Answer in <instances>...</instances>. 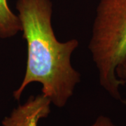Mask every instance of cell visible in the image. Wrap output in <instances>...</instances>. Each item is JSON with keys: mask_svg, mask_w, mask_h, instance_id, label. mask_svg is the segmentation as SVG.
Masks as SVG:
<instances>
[{"mask_svg": "<svg viewBox=\"0 0 126 126\" xmlns=\"http://www.w3.org/2000/svg\"><path fill=\"white\" fill-rule=\"evenodd\" d=\"M16 9L27 43V60L23 81L13 93L14 99L19 100L26 87L37 82L51 104L63 108L81 82V74L71 62L79 41L57 39L52 26L50 0H18Z\"/></svg>", "mask_w": 126, "mask_h": 126, "instance_id": "cell-1", "label": "cell"}, {"mask_svg": "<svg viewBox=\"0 0 126 126\" xmlns=\"http://www.w3.org/2000/svg\"><path fill=\"white\" fill-rule=\"evenodd\" d=\"M88 48L98 72L100 86L113 99L126 104L116 69L126 55V0H100Z\"/></svg>", "mask_w": 126, "mask_h": 126, "instance_id": "cell-2", "label": "cell"}, {"mask_svg": "<svg viewBox=\"0 0 126 126\" xmlns=\"http://www.w3.org/2000/svg\"><path fill=\"white\" fill-rule=\"evenodd\" d=\"M51 102L44 94L31 95L2 120V126H38L41 119L50 113Z\"/></svg>", "mask_w": 126, "mask_h": 126, "instance_id": "cell-3", "label": "cell"}, {"mask_svg": "<svg viewBox=\"0 0 126 126\" xmlns=\"http://www.w3.org/2000/svg\"><path fill=\"white\" fill-rule=\"evenodd\" d=\"M22 32L18 18L9 8L7 0H0V38L7 39Z\"/></svg>", "mask_w": 126, "mask_h": 126, "instance_id": "cell-4", "label": "cell"}, {"mask_svg": "<svg viewBox=\"0 0 126 126\" xmlns=\"http://www.w3.org/2000/svg\"><path fill=\"white\" fill-rule=\"evenodd\" d=\"M116 74L118 79L123 82V85H126V55L117 66Z\"/></svg>", "mask_w": 126, "mask_h": 126, "instance_id": "cell-5", "label": "cell"}, {"mask_svg": "<svg viewBox=\"0 0 126 126\" xmlns=\"http://www.w3.org/2000/svg\"><path fill=\"white\" fill-rule=\"evenodd\" d=\"M90 126H116L110 118L106 116L101 115L97 118V119Z\"/></svg>", "mask_w": 126, "mask_h": 126, "instance_id": "cell-6", "label": "cell"}]
</instances>
